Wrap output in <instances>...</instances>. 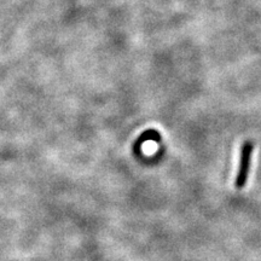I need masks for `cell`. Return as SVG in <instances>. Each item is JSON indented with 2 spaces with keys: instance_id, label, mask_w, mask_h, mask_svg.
Masks as SVG:
<instances>
[{
  "instance_id": "obj_1",
  "label": "cell",
  "mask_w": 261,
  "mask_h": 261,
  "mask_svg": "<svg viewBox=\"0 0 261 261\" xmlns=\"http://www.w3.org/2000/svg\"><path fill=\"white\" fill-rule=\"evenodd\" d=\"M253 150H254V145L251 142H245L244 144L242 145L241 158H239V167H238L237 177H236V182H235L236 188L237 189H243L245 183H247Z\"/></svg>"
},
{
  "instance_id": "obj_2",
  "label": "cell",
  "mask_w": 261,
  "mask_h": 261,
  "mask_svg": "<svg viewBox=\"0 0 261 261\" xmlns=\"http://www.w3.org/2000/svg\"><path fill=\"white\" fill-rule=\"evenodd\" d=\"M149 141L160 143L161 142L160 132H157L156 129H148L145 130V132H143L142 135L138 137V139L135 142V151L139 154V152H141L142 145L144 144L145 142H149Z\"/></svg>"
}]
</instances>
